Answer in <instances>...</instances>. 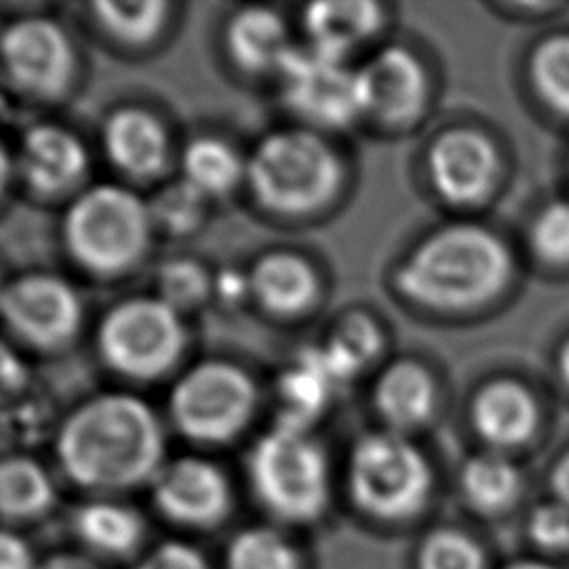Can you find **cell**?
I'll list each match as a JSON object with an SVG mask.
<instances>
[{"mask_svg":"<svg viewBox=\"0 0 569 569\" xmlns=\"http://www.w3.org/2000/svg\"><path fill=\"white\" fill-rule=\"evenodd\" d=\"M56 453L71 482L111 493L151 485L164 465V438L153 409L142 398L102 393L82 402L62 422Z\"/></svg>","mask_w":569,"mask_h":569,"instance_id":"1","label":"cell"},{"mask_svg":"<svg viewBox=\"0 0 569 569\" xmlns=\"http://www.w3.org/2000/svg\"><path fill=\"white\" fill-rule=\"evenodd\" d=\"M513 256L498 231L471 220L431 229L396 269V289L433 311L476 309L509 284Z\"/></svg>","mask_w":569,"mask_h":569,"instance_id":"2","label":"cell"},{"mask_svg":"<svg viewBox=\"0 0 569 569\" xmlns=\"http://www.w3.org/2000/svg\"><path fill=\"white\" fill-rule=\"evenodd\" d=\"M244 178L256 202L276 216L300 218L325 209L342 184V162L311 129H282L251 151Z\"/></svg>","mask_w":569,"mask_h":569,"instance_id":"3","label":"cell"},{"mask_svg":"<svg viewBox=\"0 0 569 569\" xmlns=\"http://www.w3.org/2000/svg\"><path fill=\"white\" fill-rule=\"evenodd\" d=\"M247 473L256 500L280 522L307 525L327 511L329 462L307 429L276 425L260 436L247 456Z\"/></svg>","mask_w":569,"mask_h":569,"instance_id":"4","label":"cell"},{"mask_svg":"<svg viewBox=\"0 0 569 569\" xmlns=\"http://www.w3.org/2000/svg\"><path fill=\"white\" fill-rule=\"evenodd\" d=\"M151 231L149 202L113 182L93 184L78 193L62 218L69 256L100 276L133 267L149 249Z\"/></svg>","mask_w":569,"mask_h":569,"instance_id":"5","label":"cell"},{"mask_svg":"<svg viewBox=\"0 0 569 569\" xmlns=\"http://www.w3.org/2000/svg\"><path fill=\"white\" fill-rule=\"evenodd\" d=\"M347 487L360 511L382 520H400L425 507L431 491V467L409 436L380 429L353 445Z\"/></svg>","mask_w":569,"mask_h":569,"instance_id":"6","label":"cell"},{"mask_svg":"<svg viewBox=\"0 0 569 569\" xmlns=\"http://www.w3.org/2000/svg\"><path fill=\"white\" fill-rule=\"evenodd\" d=\"M256 385L247 371L227 360H204L180 376L169 396V413L196 442H227L249 422Z\"/></svg>","mask_w":569,"mask_h":569,"instance_id":"7","label":"cell"},{"mask_svg":"<svg viewBox=\"0 0 569 569\" xmlns=\"http://www.w3.org/2000/svg\"><path fill=\"white\" fill-rule=\"evenodd\" d=\"M184 347L178 311L160 298H129L111 307L98 327L102 360L122 376L151 380L169 371Z\"/></svg>","mask_w":569,"mask_h":569,"instance_id":"8","label":"cell"},{"mask_svg":"<svg viewBox=\"0 0 569 569\" xmlns=\"http://www.w3.org/2000/svg\"><path fill=\"white\" fill-rule=\"evenodd\" d=\"M284 104L307 124L345 129L362 118L358 71L320 49L291 47L280 67Z\"/></svg>","mask_w":569,"mask_h":569,"instance_id":"9","label":"cell"},{"mask_svg":"<svg viewBox=\"0 0 569 569\" xmlns=\"http://www.w3.org/2000/svg\"><path fill=\"white\" fill-rule=\"evenodd\" d=\"M0 64L20 91L51 100L71 84L76 56L67 31L58 22L27 16L2 29Z\"/></svg>","mask_w":569,"mask_h":569,"instance_id":"10","label":"cell"},{"mask_svg":"<svg viewBox=\"0 0 569 569\" xmlns=\"http://www.w3.org/2000/svg\"><path fill=\"white\" fill-rule=\"evenodd\" d=\"M431 191L453 207L482 204L500 182L502 158L478 127L456 124L440 131L427 149Z\"/></svg>","mask_w":569,"mask_h":569,"instance_id":"11","label":"cell"},{"mask_svg":"<svg viewBox=\"0 0 569 569\" xmlns=\"http://www.w3.org/2000/svg\"><path fill=\"white\" fill-rule=\"evenodd\" d=\"M356 71L362 118L387 129H402L425 116L431 84L422 60L411 49L387 44Z\"/></svg>","mask_w":569,"mask_h":569,"instance_id":"12","label":"cell"},{"mask_svg":"<svg viewBox=\"0 0 569 569\" xmlns=\"http://www.w3.org/2000/svg\"><path fill=\"white\" fill-rule=\"evenodd\" d=\"M0 313L20 340L38 349L69 342L82 322L78 293L53 273H27L4 284Z\"/></svg>","mask_w":569,"mask_h":569,"instance_id":"13","label":"cell"},{"mask_svg":"<svg viewBox=\"0 0 569 569\" xmlns=\"http://www.w3.org/2000/svg\"><path fill=\"white\" fill-rule=\"evenodd\" d=\"M151 498L167 520L189 529L218 527L233 505L222 469L196 456L164 462L151 480Z\"/></svg>","mask_w":569,"mask_h":569,"instance_id":"14","label":"cell"},{"mask_svg":"<svg viewBox=\"0 0 569 569\" xmlns=\"http://www.w3.org/2000/svg\"><path fill=\"white\" fill-rule=\"evenodd\" d=\"M540 407L529 387L513 378L485 382L471 398L469 425L491 451L529 442L538 429Z\"/></svg>","mask_w":569,"mask_h":569,"instance_id":"15","label":"cell"},{"mask_svg":"<svg viewBox=\"0 0 569 569\" xmlns=\"http://www.w3.org/2000/svg\"><path fill=\"white\" fill-rule=\"evenodd\" d=\"M89 156L82 140L53 122L31 127L20 142L18 171L38 196H58L87 173Z\"/></svg>","mask_w":569,"mask_h":569,"instance_id":"16","label":"cell"},{"mask_svg":"<svg viewBox=\"0 0 569 569\" xmlns=\"http://www.w3.org/2000/svg\"><path fill=\"white\" fill-rule=\"evenodd\" d=\"M371 402L385 429L411 436L433 422L438 413V385L425 365L400 358L378 373Z\"/></svg>","mask_w":569,"mask_h":569,"instance_id":"17","label":"cell"},{"mask_svg":"<svg viewBox=\"0 0 569 569\" xmlns=\"http://www.w3.org/2000/svg\"><path fill=\"white\" fill-rule=\"evenodd\" d=\"M102 144L109 162L136 180L156 178L169 160L167 129L142 107L116 109L104 120Z\"/></svg>","mask_w":569,"mask_h":569,"instance_id":"18","label":"cell"},{"mask_svg":"<svg viewBox=\"0 0 569 569\" xmlns=\"http://www.w3.org/2000/svg\"><path fill=\"white\" fill-rule=\"evenodd\" d=\"M249 289L262 309L291 318L311 309L320 293V278L309 260L293 251H269L249 271Z\"/></svg>","mask_w":569,"mask_h":569,"instance_id":"19","label":"cell"},{"mask_svg":"<svg viewBox=\"0 0 569 569\" xmlns=\"http://www.w3.org/2000/svg\"><path fill=\"white\" fill-rule=\"evenodd\" d=\"M382 7L369 0H322L305 9V31L311 47L347 60L382 27Z\"/></svg>","mask_w":569,"mask_h":569,"instance_id":"20","label":"cell"},{"mask_svg":"<svg viewBox=\"0 0 569 569\" xmlns=\"http://www.w3.org/2000/svg\"><path fill=\"white\" fill-rule=\"evenodd\" d=\"M229 58L249 73L280 71L291 51L284 20L267 7L251 4L238 9L224 29Z\"/></svg>","mask_w":569,"mask_h":569,"instance_id":"21","label":"cell"},{"mask_svg":"<svg viewBox=\"0 0 569 569\" xmlns=\"http://www.w3.org/2000/svg\"><path fill=\"white\" fill-rule=\"evenodd\" d=\"M340 389L318 347H307L293 367L282 371L278 382L282 418L278 425L309 429Z\"/></svg>","mask_w":569,"mask_h":569,"instance_id":"22","label":"cell"},{"mask_svg":"<svg viewBox=\"0 0 569 569\" xmlns=\"http://www.w3.org/2000/svg\"><path fill=\"white\" fill-rule=\"evenodd\" d=\"M76 538L93 553L124 558L133 553L144 538L142 516L118 500H89L73 516Z\"/></svg>","mask_w":569,"mask_h":569,"instance_id":"23","label":"cell"},{"mask_svg":"<svg viewBox=\"0 0 569 569\" xmlns=\"http://www.w3.org/2000/svg\"><path fill=\"white\" fill-rule=\"evenodd\" d=\"M56 502V489L49 471L33 458H0V518L36 520Z\"/></svg>","mask_w":569,"mask_h":569,"instance_id":"24","label":"cell"},{"mask_svg":"<svg viewBox=\"0 0 569 569\" xmlns=\"http://www.w3.org/2000/svg\"><path fill=\"white\" fill-rule=\"evenodd\" d=\"M318 349L342 387L376 360L382 349V333L371 316L353 311L336 322L327 342L318 345Z\"/></svg>","mask_w":569,"mask_h":569,"instance_id":"25","label":"cell"},{"mask_svg":"<svg viewBox=\"0 0 569 569\" xmlns=\"http://www.w3.org/2000/svg\"><path fill=\"white\" fill-rule=\"evenodd\" d=\"M182 180L200 196L229 193L244 176L247 164L233 147L218 138H193L182 151Z\"/></svg>","mask_w":569,"mask_h":569,"instance_id":"26","label":"cell"},{"mask_svg":"<svg viewBox=\"0 0 569 569\" xmlns=\"http://www.w3.org/2000/svg\"><path fill=\"white\" fill-rule=\"evenodd\" d=\"M465 498L480 511H500L509 507L520 489L518 467L502 451H480L471 456L460 471Z\"/></svg>","mask_w":569,"mask_h":569,"instance_id":"27","label":"cell"},{"mask_svg":"<svg viewBox=\"0 0 569 569\" xmlns=\"http://www.w3.org/2000/svg\"><path fill=\"white\" fill-rule=\"evenodd\" d=\"M98 27L113 40L142 47L164 27L169 2L164 0H100L91 7Z\"/></svg>","mask_w":569,"mask_h":569,"instance_id":"28","label":"cell"},{"mask_svg":"<svg viewBox=\"0 0 569 569\" xmlns=\"http://www.w3.org/2000/svg\"><path fill=\"white\" fill-rule=\"evenodd\" d=\"M224 569H302L298 547L278 529L258 525L233 536Z\"/></svg>","mask_w":569,"mask_h":569,"instance_id":"29","label":"cell"},{"mask_svg":"<svg viewBox=\"0 0 569 569\" xmlns=\"http://www.w3.org/2000/svg\"><path fill=\"white\" fill-rule=\"evenodd\" d=\"M529 80L538 98L553 111L569 116V33L542 38L529 56Z\"/></svg>","mask_w":569,"mask_h":569,"instance_id":"30","label":"cell"},{"mask_svg":"<svg viewBox=\"0 0 569 569\" xmlns=\"http://www.w3.org/2000/svg\"><path fill=\"white\" fill-rule=\"evenodd\" d=\"M531 253L549 267H569V200H549L527 231Z\"/></svg>","mask_w":569,"mask_h":569,"instance_id":"31","label":"cell"},{"mask_svg":"<svg viewBox=\"0 0 569 569\" xmlns=\"http://www.w3.org/2000/svg\"><path fill=\"white\" fill-rule=\"evenodd\" d=\"M211 289L213 282L200 262L189 258H176L160 267L156 298H160L164 305L180 313L184 309L198 307Z\"/></svg>","mask_w":569,"mask_h":569,"instance_id":"32","label":"cell"},{"mask_svg":"<svg viewBox=\"0 0 569 569\" xmlns=\"http://www.w3.org/2000/svg\"><path fill=\"white\" fill-rule=\"evenodd\" d=\"M204 196H200L184 180L167 184L149 202L153 224H160L167 233H189L193 231L204 213Z\"/></svg>","mask_w":569,"mask_h":569,"instance_id":"33","label":"cell"},{"mask_svg":"<svg viewBox=\"0 0 569 569\" xmlns=\"http://www.w3.org/2000/svg\"><path fill=\"white\" fill-rule=\"evenodd\" d=\"M422 569H482L480 549L462 533L438 531L420 551Z\"/></svg>","mask_w":569,"mask_h":569,"instance_id":"34","label":"cell"},{"mask_svg":"<svg viewBox=\"0 0 569 569\" xmlns=\"http://www.w3.org/2000/svg\"><path fill=\"white\" fill-rule=\"evenodd\" d=\"M531 538L551 551L569 549V507L565 502L540 505L529 520Z\"/></svg>","mask_w":569,"mask_h":569,"instance_id":"35","label":"cell"},{"mask_svg":"<svg viewBox=\"0 0 569 569\" xmlns=\"http://www.w3.org/2000/svg\"><path fill=\"white\" fill-rule=\"evenodd\" d=\"M136 569H211V565L193 545L167 540L151 549Z\"/></svg>","mask_w":569,"mask_h":569,"instance_id":"36","label":"cell"},{"mask_svg":"<svg viewBox=\"0 0 569 569\" xmlns=\"http://www.w3.org/2000/svg\"><path fill=\"white\" fill-rule=\"evenodd\" d=\"M31 545L11 529L0 527V569H38Z\"/></svg>","mask_w":569,"mask_h":569,"instance_id":"37","label":"cell"},{"mask_svg":"<svg viewBox=\"0 0 569 569\" xmlns=\"http://www.w3.org/2000/svg\"><path fill=\"white\" fill-rule=\"evenodd\" d=\"M27 382V365L16 349L0 338V400L18 393Z\"/></svg>","mask_w":569,"mask_h":569,"instance_id":"38","label":"cell"},{"mask_svg":"<svg viewBox=\"0 0 569 569\" xmlns=\"http://www.w3.org/2000/svg\"><path fill=\"white\" fill-rule=\"evenodd\" d=\"M213 287L224 300H240L244 293H251L249 276H242L238 271H222Z\"/></svg>","mask_w":569,"mask_h":569,"instance_id":"39","label":"cell"},{"mask_svg":"<svg viewBox=\"0 0 569 569\" xmlns=\"http://www.w3.org/2000/svg\"><path fill=\"white\" fill-rule=\"evenodd\" d=\"M38 569H100L93 560L78 553H53L38 565Z\"/></svg>","mask_w":569,"mask_h":569,"instance_id":"40","label":"cell"},{"mask_svg":"<svg viewBox=\"0 0 569 569\" xmlns=\"http://www.w3.org/2000/svg\"><path fill=\"white\" fill-rule=\"evenodd\" d=\"M551 487H553L558 500L569 507V451L556 462L553 473H551Z\"/></svg>","mask_w":569,"mask_h":569,"instance_id":"41","label":"cell"},{"mask_svg":"<svg viewBox=\"0 0 569 569\" xmlns=\"http://www.w3.org/2000/svg\"><path fill=\"white\" fill-rule=\"evenodd\" d=\"M556 369H558V376L560 380L569 387V338L560 345L558 349V356H556Z\"/></svg>","mask_w":569,"mask_h":569,"instance_id":"42","label":"cell"},{"mask_svg":"<svg viewBox=\"0 0 569 569\" xmlns=\"http://www.w3.org/2000/svg\"><path fill=\"white\" fill-rule=\"evenodd\" d=\"M9 178H11V158H9L7 149L0 144V196L7 189Z\"/></svg>","mask_w":569,"mask_h":569,"instance_id":"43","label":"cell"},{"mask_svg":"<svg viewBox=\"0 0 569 569\" xmlns=\"http://www.w3.org/2000/svg\"><path fill=\"white\" fill-rule=\"evenodd\" d=\"M509 569H549L545 565H538V562H520V565H513Z\"/></svg>","mask_w":569,"mask_h":569,"instance_id":"44","label":"cell"},{"mask_svg":"<svg viewBox=\"0 0 569 569\" xmlns=\"http://www.w3.org/2000/svg\"><path fill=\"white\" fill-rule=\"evenodd\" d=\"M2 293H4V284L0 282V300H2Z\"/></svg>","mask_w":569,"mask_h":569,"instance_id":"45","label":"cell"}]
</instances>
